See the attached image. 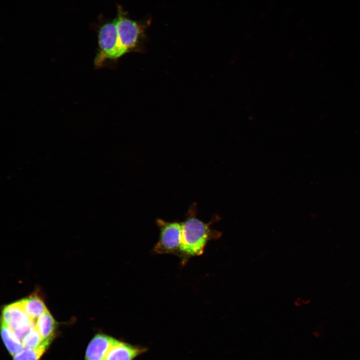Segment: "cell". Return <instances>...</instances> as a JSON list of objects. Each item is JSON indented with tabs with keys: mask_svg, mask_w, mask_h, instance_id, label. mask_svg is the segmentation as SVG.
I'll return each instance as SVG.
<instances>
[{
	"mask_svg": "<svg viewBox=\"0 0 360 360\" xmlns=\"http://www.w3.org/2000/svg\"><path fill=\"white\" fill-rule=\"evenodd\" d=\"M196 213V207H192L188 218L182 222L180 254L187 258L202 254L208 241L217 232L210 229L212 222H204Z\"/></svg>",
	"mask_w": 360,
	"mask_h": 360,
	"instance_id": "obj_1",
	"label": "cell"
},
{
	"mask_svg": "<svg viewBox=\"0 0 360 360\" xmlns=\"http://www.w3.org/2000/svg\"><path fill=\"white\" fill-rule=\"evenodd\" d=\"M98 38L100 50L96 64L100 65L106 59H117L124 54L120 44L115 20L102 26Z\"/></svg>",
	"mask_w": 360,
	"mask_h": 360,
	"instance_id": "obj_2",
	"label": "cell"
},
{
	"mask_svg": "<svg viewBox=\"0 0 360 360\" xmlns=\"http://www.w3.org/2000/svg\"><path fill=\"white\" fill-rule=\"evenodd\" d=\"M160 233L154 250L156 254H180L182 222H169L162 219L156 220Z\"/></svg>",
	"mask_w": 360,
	"mask_h": 360,
	"instance_id": "obj_3",
	"label": "cell"
},
{
	"mask_svg": "<svg viewBox=\"0 0 360 360\" xmlns=\"http://www.w3.org/2000/svg\"><path fill=\"white\" fill-rule=\"evenodd\" d=\"M1 320L14 332L21 340L35 326L36 322L26 314L20 300L4 306Z\"/></svg>",
	"mask_w": 360,
	"mask_h": 360,
	"instance_id": "obj_4",
	"label": "cell"
},
{
	"mask_svg": "<svg viewBox=\"0 0 360 360\" xmlns=\"http://www.w3.org/2000/svg\"><path fill=\"white\" fill-rule=\"evenodd\" d=\"M115 21L120 44L125 54L136 46L140 28L136 22L124 16L120 11Z\"/></svg>",
	"mask_w": 360,
	"mask_h": 360,
	"instance_id": "obj_5",
	"label": "cell"
},
{
	"mask_svg": "<svg viewBox=\"0 0 360 360\" xmlns=\"http://www.w3.org/2000/svg\"><path fill=\"white\" fill-rule=\"evenodd\" d=\"M116 340L104 334H96L88 344L84 360H104Z\"/></svg>",
	"mask_w": 360,
	"mask_h": 360,
	"instance_id": "obj_6",
	"label": "cell"
},
{
	"mask_svg": "<svg viewBox=\"0 0 360 360\" xmlns=\"http://www.w3.org/2000/svg\"><path fill=\"white\" fill-rule=\"evenodd\" d=\"M146 351L147 348L144 346L116 340L104 360H134Z\"/></svg>",
	"mask_w": 360,
	"mask_h": 360,
	"instance_id": "obj_7",
	"label": "cell"
},
{
	"mask_svg": "<svg viewBox=\"0 0 360 360\" xmlns=\"http://www.w3.org/2000/svg\"><path fill=\"white\" fill-rule=\"evenodd\" d=\"M20 302L25 312L34 321L48 310L42 300L36 294L31 295Z\"/></svg>",
	"mask_w": 360,
	"mask_h": 360,
	"instance_id": "obj_8",
	"label": "cell"
},
{
	"mask_svg": "<svg viewBox=\"0 0 360 360\" xmlns=\"http://www.w3.org/2000/svg\"><path fill=\"white\" fill-rule=\"evenodd\" d=\"M0 328L4 344L10 354L14 356L24 348L22 340L2 320H1Z\"/></svg>",
	"mask_w": 360,
	"mask_h": 360,
	"instance_id": "obj_9",
	"label": "cell"
},
{
	"mask_svg": "<svg viewBox=\"0 0 360 360\" xmlns=\"http://www.w3.org/2000/svg\"><path fill=\"white\" fill-rule=\"evenodd\" d=\"M36 328L40 334L43 341L54 337L56 322L48 310L36 320Z\"/></svg>",
	"mask_w": 360,
	"mask_h": 360,
	"instance_id": "obj_10",
	"label": "cell"
},
{
	"mask_svg": "<svg viewBox=\"0 0 360 360\" xmlns=\"http://www.w3.org/2000/svg\"><path fill=\"white\" fill-rule=\"evenodd\" d=\"M54 338V337L43 341L36 348H24L20 352L13 356V360H40L50 346Z\"/></svg>",
	"mask_w": 360,
	"mask_h": 360,
	"instance_id": "obj_11",
	"label": "cell"
},
{
	"mask_svg": "<svg viewBox=\"0 0 360 360\" xmlns=\"http://www.w3.org/2000/svg\"><path fill=\"white\" fill-rule=\"evenodd\" d=\"M24 348H34L38 347L42 342V336L35 326L31 329L22 338Z\"/></svg>",
	"mask_w": 360,
	"mask_h": 360,
	"instance_id": "obj_12",
	"label": "cell"
}]
</instances>
